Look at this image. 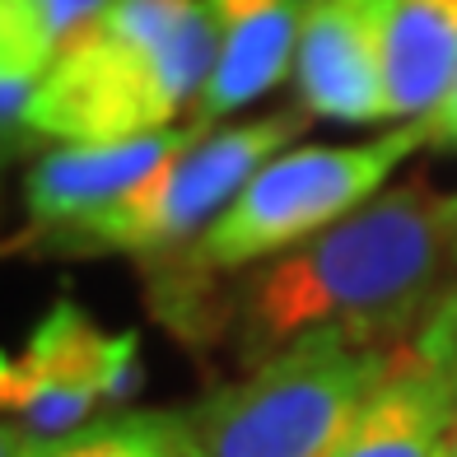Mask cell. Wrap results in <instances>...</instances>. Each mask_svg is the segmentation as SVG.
<instances>
[{
    "instance_id": "cell-1",
    "label": "cell",
    "mask_w": 457,
    "mask_h": 457,
    "mask_svg": "<svg viewBox=\"0 0 457 457\" xmlns=\"http://www.w3.org/2000/svg\"><path fill=\"white\" fill-rule=\"evenodd\" d=\"M448 266L457 262L444 196L425 182H402L318 238L238 271V285L211 303L205 327L234 341L243 369L322 331L373 350H402L444 295Z\"/></svg>"
},
{
    "instance_id": "cell-2",
    "label": "cell",
    "mask_w": 457,
    "mask_h": 457,
    "mask_svg": "<svg viewBox=\"0 0 457 457\" xmlns=\"http://www.w3.org/2000/svg\"><path fill=\"white\" fill-rule=\"evenodd\" d=\"M215 71L201 0H112L37 79L14 140H131L192 117ZM10 140V145H14Z\"/></svg>"
},
{
    "instance_id": "cell-3",
    "label": "cell",
    "mask_w": 457,
    "mask_h": 457,
    "mask_svg": "<svg viewBox=\"0 0 457 457\" xmlns=\"http://www.w3.org/2000/svg\"><path fill=\"white\" fill-rule=\"evenodd\" d=\"M429 145L425 121H397L360 145H289L247 178L224 215L187 247L150 266V303L178 337H196L205 295L220 276L262 266L318 238L387 192V178Z\"/></svg>"
},
{
    "instance_id": "cell-4",
    "label": "cell",
    "mask_w": 457,
    "mask_h": 457,
    "mask_svg": "<svg viewBox=\"0 0 457 457\" xmlns=\"http://www.w3.org/2000/svg\"><path fill=\"white\" fill-rule=\"evenodd\" d=\"M402 350H373L327 331L295 341L192 406L201 457H337Z\"/></svg>"
},
{
    "instance_id": "cell-5",
    "label": "cell",
    "mask_w": 457,
    "mask_h": 457,
    "mask_svg": "<svg viewBox=\"0 0 457 457\" xmlns=\"http://www.w3.org/2000/svg\"><path fill=\"white\" fill-rule=\"evenodd\" d=\"M308 127L303 108L266 112L238 127L211 131L205 140L187 145L178 159H169L154 178L131 187L127 196L112 205L75 220L66 228L37 234L29 243H43L47 253H71V257H140L145 266H159L178 253H187L205 228H211L224 205L234 201L247 178H253L266 159L289 150Z\"/></svg>"
},
{
    "instance_id": "cell-6",
    "label": "cell",
    "mask_w": 457,
    "mask_h": 457,
    "mask_svg": "<svg viewBox=\"0 0 457 457\" xmlns=\"http://www.w3.org/2000/svg\"><path fill=\"white\" fill-rule=\"evenodd\" d=\"M140 341L103 331L85 308L52 303L29 341L0 360V402L19 434H71L98 420L103 406L131 397L140 383Z\"/></svg>"
},
{
    "instance_id": "cell-7",
    "label": "cell",
    "mask_w": 457,
    "mask_h": 457,
    "mask_svg": "<svg viewBox=\"0 0 457 457\" xmlns=\"http://www.w3.org/2000/svg\"><path fill=\"white\" fill-rule=\"evenodd\" d=\"M211 131L196 121H178L169 131L131 136V140H79V145H52L29 169L24 178V205H29V238L66 228L85 220L117 196H127L131 187L154 178L169 159H178L187 145L205 140Z\"/></svg>"
},
{
    "instance_id": "cell-8",
    "label": "cell",
    "mask_w": 457,
    "mask_h": 457,
    "mask_svg": "<svg viewBox=\"0 0 457 457\" xmlns=\"http://www.w3.org/2000/svg\"><path fill=\"white\" fill-rule=\"evenodd\" d=\"M295 85L308 117L392 121L373 0H308Z\"/></svg>"
},
{
    "instance_id": "cell-9",
    "label": "cell",
    "mask_w": 457,
    "mask_h": 457,
    "mask_svg": "<svg viewBox=\"0 0 457 457\" xmlns=\"http://www.w3.org/2000/svg\"><path fill=\"white\" fill-rule=\"evenodd\" d=\"M215 24V71L187 121L211 131L228 112L271 94L295 75L308 0H201Z\"/></svg>"
},
{
    "instance_id": "cell-10",
    "label": "cell",
    "mask_w": 457,
    "mask_h": 457,
    "mask_svg": "<svg viewBox=\"0 0 457 457\" xmlns=\"http://www.w3.org/2000/svg\"><path fill=\"white\" fill-rule=\"evenodd\" d=\"M392 121H425L457 85V0H373Z\"/></svg>"
},
{
    "instance_id": "cell-11",
    "label": "cell",
    "mask_w": 457,
    "mask_h": 457,
    "mask_svg": "<svg viewBox=\"0 0 457 457\" xmlns=\"http://www.w3.org/2000/svg\"><path fill=\"white\" fill-rule=\"evenodd\" d=\"M448 406L453 378L439 364L415 355V345H406L387 383L360 411L337 457H444Z\"/></svg>"
},
{
    "instance_id": "cell-12",
    "label": "cell",
    "mask_w": 457,
    "mask_h": 457,
    "mask_svg": "<svg viewBox=\"0 0 457 457\" xmlns=\"http://www.w3.org/2000/svg\"><path fill=\"white\" fill-rule=\"evenodd\" d=\"M108 5L112 0H0V112L10 140L19 136L37 79Z\"/></svg>"
},
{
    "instance_id": "cell-13",
    "label": "cell",
    "mask_w": 457,
    "mask_h": 457,
    "mask_svg": "<svg viewBox=\"0 0 457 457\" xmlns=\"http://www.w3.org/2000/svg\"><path fill=\"white\" fill-rule=\"evenodd\" d=\"M0 457H201V444L192 411H117L47 439L5 425Z\"/></svg>"
},
{
    "instance_id": "cell-14",
    "label": "cell",
    "mask_w": 457,
    "mask_h": 457,
    "mask_svg": "<svg viewBox=\"0 0 457 457\" xmlns=\"http://www.w3.org/2000/svg\"><path fill=\"white\" fill-rule=\"evenodd\" d=\"M415 355L439 364L448 373H457V285H448L439 299H434L429 318L420 322V331H415Z\"/></svg>"
},
{
    "instance_id": "cell-15",
    "label": "cell",
    "mask_w": 457,
    "mask_h": 457,
    "mask_svg": "<svg viewBox=\"0 0 457 457\" xmlns=\"http://www.w3.org/2000/svg\"><path fill=\"white\" fill-rule=\"evenodd\" d=\"M425 127H429V145H448V150H457V85L439 103V112L425 117Z\"/></svg>"
},
{
    "instance_id": "cell-16",
    "label": "cell",
    "mask_w": 457,
    "mask_h": 457,
    "mask_svg": "<svg viewBox=\"0 0 457 457\" xmlns=\"http://www.w3.org/2000/svg\"><path fill=\"white\" fill-rule=\"evenodd\" d=\"M448 378H453V406H448V429H444V457H457V373H448Z\"/></svg>"
},
{
    "instance_id": "cell-17",
    "label": "cell",
    "mask_w": 457,
    "mask_h": 457,
    "mask_svg": "<svg viewBox=\"0 0 457 457\" xmlns=\"http://www.w3.org/2000/svg\"><path fill=\"white\" fill-rule=\"evenodd\" d=\"M444 224H448V247H453V262H457V192L444 196Z\"/></svg>"
}]
</instances>
